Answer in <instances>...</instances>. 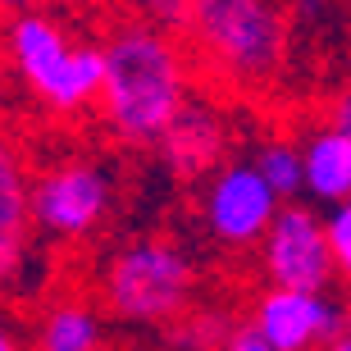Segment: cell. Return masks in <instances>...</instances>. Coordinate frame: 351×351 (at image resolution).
I'll list each match as a JSON object with an SVG mask.
<instances>
[{
	"mask_svg": "<svg viewBox=\"0 0 351 351\" xmlns=\"http://www.w3.org/2000/svg\"><path fill=\"white\" fill-rule=\"evenodd\" d=\"M187 96L192 64L169 27L128 19L110 32V41H101V91L91 110H101L105 132L119 146H156Z\"/></svg>",
	"mask_w": 351,
	"mask_h": 351,
	"instance_id": "cell-1",
	"label": "cell"
},
{
	"mask_svg": "<svg viewBox=\"0 0 351 351\" xmlns=\"http://www.w3.org/2000/svg\"><path fill=\"white\" fill-rule=\"evenodd\" d=\"M182 32L215 78L261 91L287 64L292 14L283 0H182Z\"/></svg>",
	"mask_w": 351,
	"mask_h": 351,
	"instance_id": "cell-2",
	"label": "cell"
},
{
	"mask_svg": "<svg viewBox=\"0 0 351 351\" xmlns=\"http://www.w3.org/2000/svg\"><path fill=\"white\" fill-rule=\"evenodd\" d=\"M5 60L14 78L51 114H87L101 91V46L69 37L46 5H19L5 27Z\"/></svg>",
	"mask_w": 351,
	"mask_h": 351,
	"instance_id": "cell-3",
	"label": "cell"
},
{
	"mask_svg": "<svg viewBox=\"0 0 351 351\" xmlns=\"http://www.w3.org/2000/svg\"><path fill=\"white\" fill-rule=\"evenodd\" d=\"M196 274L192 251L169 237H142L114 256L101 274V306L119 324L132 328H165L187 306H196Z\"/></svg>",
	"mask_w": 351,
	"mask_h": 351,
	"instance_id": "cell-4",
	"label": "cell"
},
{
	"mask_svg": "<svg viewBox=\"0 0 351 351\" xmlns=\"http://www.w3.org/2000/svg\"><path fill=\"white\" fill-rule=\"evenodd\" d=\"M119 201L114 165L87 151L46 160L37 173H27V210L32 228L51 242H82L110 219Z\"/></svg>",
	"mask_w": 351,
	"mask_h": 351,
	"instance_id": "cell-5",
	"label": "cell"
},
{
	"mask_svg": "<svg viewBox=\"0 0 351 351\" xmlns=\"http://www.w3.org/2000/svg\"><path fill=\"white\" fill-rule=\"evenodd\" d=\"M278 196L261 178L251 160H219L201 187V223L206 237L223 251H256L261 233L269 228Z\"/></svg>",
	"mask_w": 351,
	"mask_h": 351,
	"instance_id": "cell-6",
	"label": "cell"
},
{
	"mask_svg": "<svg viewBox=\"0 0 351 351\" xmlns=\"http://www.w3.org/2000/svg\"><path fill=\"white\" fill-rule=\"evenodd\" d=\"M261 251V269L269 283L278 287H333V278H342V269L328 256L324 242V219L319 210L292 201H278L269 228L256 242Z\"/></svg>",
	"mask_w": 351,
	"mask_h": 351,
	"instance_id": "cell-7",
	"label": "cell"
},
{
	"mask_svg": "<svg viewBox=\"0 0 351 351\" xmlns=\"http://www.w3.org/2000/svg\"><path fill=\"white\" fill-rule=\"evenodd\" d=\"M251 328L274 351H319L347 333V311L328 287H278L269 283L251 306Z\"/></svg>",
	"mask_w": 351,
	"mask_h": 351,
	"instance_id": "cell-8",
	"label": "cell"
},
{
	"mask_svg": "<svg viewBox=\"0 0 351 351\" xmlns=\"http://www.w3.org/2000/svg\"><path fill=\"white\" fill-rule=\"evenodd\" d=\"M27 173L23 146L0 128V292H32L27 274L37 269V228L27 210Z\"/></svg>",
	"mask_w": 351,
	"mask_h": 351,
	"instance_id": "cell-9",
	"label": "cell"
},
{
	"mask_svg": "<svg viewBox=\"0 0 351 351\" xmlns=\"http://www.w3.org/2000/svg\"><path fill=\"white\" fill-rule=\"evenodd\" d=\"M156 151L165 160V169L178 178H206L228 151V119L210 101H182V110L169 119V128L156 137Z\"/></svg>",
	"mask_w": 351,
	"mask_h": 351,
	"instance_id": "cell-10",
	"label": "cell"
},
{
	"mask_svg": "<svg viewBox=\"0 0 351 351\" xmlns=\"http://www.w3.org/2000/svg\"><path fill=\"white\" fill-rule=\"evenodd\" d=\"M301 151V192L315 206H338L351 196V128L324 123L311 132Z\"/></svg>",
	"mask_w": 351,
	"mask_h": 351,
	"instance_id": "cell-11",
	"label": "cell"
},
{
	"mask_svg": "<svg viewBox=\"0 0 351 351\" xmlns=\"http://www.w3.org/2000/svg\"><path fill=\"white\" fill-rule=\"evenodd\" d=\"M37 351H105V319L87 297H60L37 319Z\"/></svg>",
	"mask_w": 351,
	"mask_h": 351,
	"instance_id": "cell-12",
	"label": "cell"
},
{
	"mask_svg": "<svg viewBox=\"0 0 351 351\" xmlns=\"http://www.w3.org/2000/svg\"><path fill=\"white\" fill-rule=\"evenodd\" d=\"M251 165L261 169V178L274 187V196H278V201L301 196V151H297V142L274 137V142H265L261 151L251 156Z\"/></svg>",
	"mask_w": 351,
	"mask_h": 351,
	"instance_id": "cell-13",
	"label": "cell"
},
{
	"mask_svg": "<svg viewBox=\"0 0 351 351\" xmlns=\"http://www.w3.org/2000/svg\"><path fill=\"white\" fill-rule=\"evenodd\" d=\"M165 333H169V347L173 351H215L223 338V315L215 311H187L178 315V319H169L165 324Z\"/></svg>",
	"mask_w": 351,
	"mask_h": 351,
	"instance_id": "cell-14",
	"label": "cell"
},
{
	"mask_svg": "<svg viewBox=\"0 0 351 351\" xmlns=\"http://www.w3.org/2000/svg\"><path fill=\"white\" fill-rule=\"evenodd\" d=\"M319 219H324L328 256H333V265H338V269L347 274V265H351V210H347V201L328 206V215H319Z\"/></svg>",
	"mask_w": 351,
	"mask_h": 351,
	"instance_id": "cell-15",
	"label": "cell"
},
{
	"mask_svg": "<svg viewBox=\"0 0 351 351\" xmlns=\"http://www.w3.org/2000/svg\"><path fill=\"white\" fill-rule=\"evenodd\" d=\"M128 5L137 19H146L156 27H169V32L182 27V0H128Z\"/></svg>",
	"mask_w": 351,
	"mask_h": 351,
	"instance_id": "cell-16",
	"label": "cell"
},
{
	"mask_svg": "<svg viewBox=\"0 0 351 351\" xmlns=\"http://www.w3.org/2000/svg\"><path fill=\"white\" fill-rule=\"evenodd\" d=\"M215 351H274V347H269V342H265L251 324H242V328H233V333H223Z\"/></svg>",
	"mask_w": 351,
	"mask_h": 351,
	"instance_id": "cell-17",
	"label": "cell"
},
{
	"mask_svg": "<svg viewBox=\"0 0 351 351\" xmlns=\"http://www.w3.org/2000/svg\"><path fill=\"white\" fill-rule=\"evenodd\" d=\"M0 351H19V338H14V328L0 319Z\"/></svg>",
	"mask_w": 351,
	"mask_h": 351,
	"instance_id": "cell-18",
	"label": "cell"
},
{
	"mask_svg": "<svg viewBox=\"0 0 351 351\" xmlns=\"http://www.w3.org/2000/svg\"><path fill=\"white\" fill-rule=\"evenodd\" d=\"M319 351H351V342H347V333H338V338H333V342H324Z\"/></svg>",
	"mask_w": 351,
	"mask_h": 351,
	"instance_id": "cell-19",
	"label": "cell"
},
{
	"mask_svg": "<svg viewBox=\"0 0 351 351\" xmlns=\"http://www.w3.org/2000/svg\"><path fill=\"white\" fill-rule=\"evenodd\" d=\"M19 5H64V0H19Z\"/></svg>",
	"mask_w": 351,
	"mask_h": 351,
	"instance_id": "cell-20",
	"label": "cell"
},
{
	"mask_svg": "<svg viewBox=\"0 0 351 351\" xmlns=\"http://www.w3.org/2000/svg\"><path fill=\"white\" fill-rule=\"evenodd\" d=\"M5 10H19V0H0V14Z\"/></svg>",
	"mask_w": 351,
	"mask_h": 351,
	"instance_id": "cell-21",
	"label": "cell"
}]
</instances>
